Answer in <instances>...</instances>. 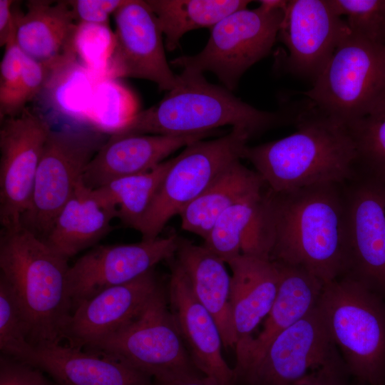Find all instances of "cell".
I'll list each match as a JSON object with an SVG mask.
<instances>
[{
	"mask_svg": "<svg viewBox=\"0 0 385 385\" xmlns=\"http://www.w3.org/2000/svg\"><path fill=\"white\" fill-rule=\"evenodd\" d=\"M346 126L356 146V170L385 181V100Z\"/></svg>",
	"mask_w": 385,
	"mask_h": 385,
	"instance_id": "obj_30",
	"label": "cell"
},
{
	"mask_svg": "<svg viewBox=\"0 0 385 385\" xmlns=\"http://www.w3.org/2000/svg\"><path fill=\"white\" fill-rule=\"evenodd\" d=\"M232 271L230 303L237 336L244 346L267 316L279 286L277 264L268 257L241 253L227 263Z\"/></svg>",
	"mask_w": 385,
	"mask_h": 385,
	"instance_id": "obj_22",
	"label": "cell"
},
{
	"mask_svg": "<svg viewBox=\"0 0 385 385\" xmlns=\"http://www.w3.org/2000/svg\"><path fill=\"white\" fill-rule=\"evenodd\" d=\"M0 63V118L19 114L23 52L16 41L7 44ZM25 109V108H24Z\"/></svg>",
	"mask_w": 385,
	"mask_h": 385,
	"instance_id": "obj_35",
	"label": "cell"
},
{
	"mask_svg": "<svg viewBox=\"0 0 385 385\" xmlns=\"http://www.w3.org/2000/svg\"><path fill=\"white\" fill-rule=\"evenodd\" d=\"M297 113L257 109L225 87L209 83L202 73L183 70L178 86L168 91L160 102L138 112L113 133L183 135L232 125L245 130L251 138L280 124L294 122Z\"/></svg>",
	"mask_w": 385,
	"mask_h": 385,
	"instance_id": "obj_4",
	"label": "cell"
},
{
	"mask_svg": "<svg viewBox=\"0 0 385 385\" xmlns=\"http://www.w3.org/2000/svg\"><path fill=\"white\" fill-rule=\"evenodd\" d=\"M113 16L115 43L103 78L145 79L160 91L176 87L179 75L167 61L163 32L145 1L126 0Z\"/></svg>",
	"mask_w": 385,
	"mask_h": 385,
	"instance_id": "obj_15",
	"label": "cell"
},
{
	"mask_svg": "<svg viewBox=\"0 0 385 385\" xmlns=\"http://www.w3.org/2000/svg\"><path fill=\"white\" fill-rule=\"evenodd\" d=\"M155 385H217L204 376H188L173 379L162 382H155Z\"/></svg>",
	"mask_w": 385,
	"mask_h": 385,
	"instance_id": "obj_40",
	"label": "cell"
},
{
	"mask_svg": "<svg viewBox=\"0 0 385 385\" xmlns=\"http://www.w3.org/2000/svg\"><path fill=\"white\" fill-rule=\"evenodd\" d=\"M167 302L162 287L135 319L83 350L119 361L155 382L203 376L187 350Z\"/></svg>",
	"mask_w": 385,
	"mask_h": 385,
	"instance_id": "obj_9",
	"label": "cell"
},
{
	"mask_svg": "<svg viewBox=\"0 0 385 385\" xmlns=\"http://www.w3.org/2000/svg\"><path fill=\"white\" fill-rule=\"evenodd\" d=\"M168 261L169 309L195 367L217 385H235L233 369L222 354L223 343L215 320L195 297L175 257Z\"/></svg>",
	"mask_w": 385,
	"mask_h": 385,
	"instance_id": "obj_18",
	"label": "cell"
},
{
	"mask_svg": "<svg viewBox=\"0 0 385 385\" xmlns=\"http://www.w3.org/2000/svg\"><path fill=\"white\" fill-rule=\"evenodd\" d=\"M317 305L281 332L236 385H351Z\"/></svg>",
	"mask_w": 385,
	"mask_h": 385,
	"instance_id": "obj_6",
	"label": "cell"
},
{
	"mask_svg": "<svg viewBox=\"0 0 385 385\" xmlns=\"http://www.w3.org/2000/svg\"><path fill=\"white\" fill-rule=\"evenodd\" d=\"M317 307L347 371L360 385H385V305L344 275L324 284Z\"/></svg>",
	"mask_w": 385,
	"mask_h": 385,
	"instance_id": "obj_5",
	"label": "cell"
},
{
	"mask_svg": "<svg viewBox=\"0 0 385 385\" xmlns=\"http://www.w3.org/2000/svg\"><path fill=\"white\" fill-rule=\"evenodd\" d=\"M17 11L16 43L28 56L53 72L76 61L78 29L68 1L29 0Z\"/></svg>",
	"mask_w": 385,
	"mask_h": 385,
	"instance_id": "obj_21",
	"label": "cell"
},
{
	"mask_svg": "<svg viewBox=\"0 0 385 385\" xmlns=\"http://www.w3.org/2000/svg\"><path fill=\"white\" fill-rule=\"evenodd\" d=\"M175 260L188 277L199 302L215 320L223 346L235 349L237 336L231 303V276L225 262L205 245L179 237Z\"/></svg>",
	"mask_w": 385,
	"mask_h": 385,
	"instance_id": "obj_24",
	"label": "cell"
},
{
	"mask_svg": "<svg viewBox=\"0 0 385 385\" xmlns=\"http://www.w3.org/2000/svg\"><path fill=\"white\" fill-rule=\"evenodd\" d=\"M297 131L246 146L250 161L270 190L287 192L319 184H343L356 173V150L347 127L309 102L299 111Z\"/></svg>",
	"mask_w": 385,
	"mask_h": 385,
	"instance_id": "obj_2",
	"label": "cell"
},
{
	"mask_svg": "<svg viewBox=\"0 0 385 385\" xmlns=\"http://www.w3.org/2000/svg\"><path fill=\"white\" fill-rule=\"evenodd\" d=\"M115 43V34L108 24H78L75 37L77 57L98 80L105 76Z\"/></svg>",
	"mask_w": 385,
	"mask_h": 385,
	"instance_id": "obj_34",
	"label": "cell"
},
{
	"mask_svg": "<svg viewBox=\"0 0 385 385\" xmlns=\"http://www.w3.org/2000/svg\"><path fill=\"white\" fill-rule=\"evenodd\" d=\"M115 217L116 210L82 181L43 240L55 252L68 260L100 241L110 230Z\"/></svg>",
	"mask_w": 385,
	"mask_h": 385,
	"instance_id": "obj_25",
	"label": "cell"
},
{
	"mask_svg": "<svg viewBox=\"0 0 385 385\" xmlns=\"http://www.w3.org/2000/svg\"><path fill=\"white\" fill-rule=\"evenodd\" d=\"M30 366L57 385H155L152 378L119 361L68 344L36 347Z\"/></svg>",
	"mask_w": 385,
	"mask_h": 385,
	"instance_id": "obj_23",
	"label": "cell"
},
{
	"mask_svg": "<svg viewBox=\"0 0 385 385\" xmlns=\"http://www.w3.org/2000/svg\"><path fill=\"white\" fill-rule=\"evenodd\" d=\"M348 31L327 0L288 1L277 36L288 51L287 70L314 83Z\"/></svg>",
	"mask_w": 385,
	"mask_h": 385,
	"instance_id": "obj_16",
	"label": "cell"
},
{
	"mask_svg": "<svg viewBox=\"0 0 385 385\" xmlns=\"http://www.w3.org/2000/svg\"><path fill=\"white\" fill-rule=\"evenodd\" d=\"M250 138L241 128L213 140H200L186 145L170 159V166L138 232L142 240H154L168 222L197 198L242 154Z\"/></svg>",
	"mask_w": 385,
	"mask_h": 385,
	"instance_id": "obj_10",
	"label": "cell"
},
{
	"mask_svg": "<svg viewBox=\"0 0 385 385\" xmlns=\"http://www.w3.org/2000/svg\"><path fill=\"white\" fill-rule=\"evenodd\" d=\"M1 354L30 365L36 347L29 340L26 322L10 286L0 277Z\"/></svg>",
	"mask_w": 385,
	"mask_h": 385,
	"instance_id": "obj_32",
	"label": "cell"
},
{
	"mask_svg": "<svg viewBox=\"0 0 385 385\" xmlns=\"http://www.w3.org/2000/svg\"><path fill=\"white\" fill-rule=\"evenodd\" d=\"M15 1L0 0V46L16 41L17 11L14 10Z\"/></svg>",
	"mask_w": 385,
	"mask_h": 385,
	"instance_id": "obj_39",
	"label": "cell"
},
{
	"mask_svg": "<svg viewBox=\"0 0 385 385\" xmlns=\"http://www.w3.org/2000/svg\"><path fill=\"white\" fill-rule=\"evenodd\" d=\"M109 135L100 129H52L37 170L31 203L21 225L43 239L75 193L86 169Z\"/></svg>",
	"mask_w": 385,
	"mask_h": 385,
	"instance_id": "obj_11",
	"label": "cell"
},
{
	"mask_svg": "<svg viewBox=\"0 0 385 385\" xmlns=\"http://www.w3.org/2000/svg\"><path fill=\"white\" fill-rule=\"evenodd\" d=\"M254 9L237 10L211 28L203 49L170 64L202 73H213L230 91L252 66L267 56L276 41L287 1L262 0Z\"/></svg>",
	"mask_w": 385,
	"mask_h": 385,
	"instance_id": "obj_8",
	"label": "cell"
},
{
	"mask_svg": "<svg viewBox=\"0 0 385 385\" xmlns=\"http://www.w3.org/2000/svg\"><path fill=\"white\" fill-rule=\"evenodd\" d=\"M302 93L345 125L364 117L385 100V44L349 29L312 88Z\"/></svg>",
	"mask_w": 385,
	"mask_h": 385,
	"instance_id": "obj_7",
	"label": "cell"
},
{
	"mask_svg": "<svg viewBox=\"0 0 385 385\" xmlns=\"http://www.w3.org/2000/svg\"><path fill=\"white\" fill-rule=\"evenodd\" d=\"M265 189L227 209L217 218L204 240L203 245L226 264L242 253L243 243L255 220Z\"/></svg>",
	"mask_w": 385,
	"mask_h": 385,
	"instance_id": "obj_29",
	"label": "cell"
},
{
	"mask_svg": "<svg viewBox=\"0 0 385 385\" xmlns=\"http://www.w3.org/2000/svg\"><path fill=\"white\" fill-rule=\"evenodd\" d=\"M51 73L47 66L23 53L20 91V103L23 109L28 102L45 88Z\"/></svg>",
	"mask_w": 385,
	"mask_h": 385,
	"instance_id": "obj_36",
	"label": "cell"
},
{
	"mask_svg": "<svg viewBox=\"0 0 385 385\" xmlns=\"http://www.w3.org/2000/svg\"><path fill=\"white\" fill-rule=\"evenodd\" d=\"M168 160L150 170L115 179L94 189L117 211L121 222L138 230L170 166Z\"/></svg>",
	"mask_w": 385,
	"mask_h": 385,
	"instance_id": "obj_28",
	"label": "cell"
},
{
	"mask_svg": "<svg viewBox=\"0 0 385 385\" xmlns=\"http://www.w3.org/2000/svg\"><path fill=\"white\" fill-rule=\"evenodd\" d=\"M68 260L22 225L3 228L1 275L11 288L24 316L31 343L58 344L72 312Z\"/></svg>",
	"mask_w": 385,
	"mask_h": 385,
	"instance_id": "obj_3",
	"label": "cell"
},
{
	"mask_svg": "<svg viewBox=\"0 0 385 385\" xmlns=\"http://www.w3.org/2000/svg\"><path fill=\"white\" fill-rule=\"evenodd\" d=\"M350 32L367 41L385 44V0H327Z\"/></svg>",
	"mask_w": 385,
	"mask_h": 385,
	"instance_id": "obj_33",
	"label": "cell"
},
{
	"mask_svg": "<svg viewBox=\"0 0 385 385\" xmlns=\"http://www.w3.org/2000/svg\"><path fill=\"white\" fill-rule=\"evenodd\" d=\"M126 0H69L68 3L79 23L108 24L109 17Z\"/></svg>",
	"mask_w": 385,
	"mask_h": 385,
	"instance_id": "obj_38",
	"label": "cell"
},
{
	"mask_svg": "<svg viewBox=\"0 0 385 385\" xmlns=\"http://www.w3.org/2000/svg\"><path fill=\"white\" fill-rule=\"evenodd\" d=\"M255 171L235 160L179 215L181 227L205 240L217 218L236 202L264 190Z\"/></svg>",
	"mask_w": 385,
	"mask_h": 385,
	"instance_id": "obj_26",
	"label": "cell"
},
{
	"mask_svg": "<svg viewBox=\"0 0 385 385\" xmlns=\"http://www.w3.org/2000/svg\"><path fill=\"white\" fill-rule=\"evenodd\" d=\"M214 133L120 135L111 133L88 163L83 183L94 190L115 179L150 170L176 150Z\"/></svg>",
	"mask_w": 385,
	"mask_h": 385,
	"instance_id": "obj_20",
	"label": "cell"
},
{
	"mask_svg": "<svg viewBox=\"0 0 385 385\" xmlns=\"http://www.w3.org/2000/svg\"><path fill=\"white\" fill-rule=\"evenodd\" d=\"M178 240L179 237L172 235L136 243L93 247L68 268L72 312L104 289L135 280L154 270L160 262L174 257Z\"/></svg>",
	"mask_w": 385,
	"mask_h": 385,
	"instance_id": "obj_14",
	"label": "cell"
},
{
	"mask_svg": "<svg viewBox=\"0 0 385 385\" xmlns=\"http://www.w3.org/2000/svg\"><path fill=\"white\" fill-rule=\"evenodd\" d=\"M137 113L133 94L118 81L103 78L96 82L86 116L99 128H112L113 133Z\"/></svg>",
	"mask_w": 385,
	"mask_h": 385,
	"instance_id": "obj_31",
	"label": "cell"
},
{
	"mask_svg": "<svg viewBox=\"0 0 385 385\" xmlns=\"http://www.w3.org/2000/svg\"><path fill=\"white\" fill-rule=\"evenodd\" d=\"M346 272L385 294V181L356 171L342 184Z\"/></svg>",
	"mask_w": 385,
	"mask_h": 385,
	"instance_id": "obj_12",
	"label": "cell"
},
{
	"mask_svg": "<svg viewBox=\"0 0 385 385\" xmlns=\"http://www.w3.org/2000/svg\"><path fill=\"white\" fill-rule=\"evenodd\" d=\"M0 385L51 384L40 369L1 354Z\"/></svg>",
	"mask_w": 385,
	"mask_h": 385,
	"instance_id": "obj_37",
	"label": "cell"
},
{
	"mask_svg": "<svg viewBox=\"0 0 385 385\" xmlns=\"http://www.w3.org/2000/svg\"><path fill=\"white\" fill-rule=\"evenodd\" d=\"M242 253L301 267L324 284L346 272L342 184L277 192L265 188Z\"/></svg>",
	"mask_w": 385,
	"mask_h": 385,
	"instance_id": "obj_1",
	"label": "cell"
},
{
	"mask_svg": "<svg viewBox=\"0 0 385 385\" xmlns=\"http://www.w3.org/2000/svg\"><path fill=\"white\" fill-rule=\"evenodd\" d=\"M274 262L279 272L278 292L262 330L235 351V383L256 364L277 336L317 305L322 292L324 284L305 269Z\"/></svg>",
	"mask_w": 385,
	"mask_h": 385,
	"instance_id": "obj_19",
	"label": "cell"
},
{
	"mask_svg": "<svg viewBox=\"0 0 385 385\" xmlns=\"http://www.w3.org/2000/svg\"><path fill=\"white\" fill-rule=\"evenodd\" d=\"M163 287L154 270L130 282L110 287L81 303L66 321L68 345L86 349L135 319Z\"/></svg>",
	"mask_w": 385,
	"mask_h": 385,
	"instance_id": "obj_17",
	"label": "cell"
},
{
	"mask_svg": "<svg viewBox=\"0 0 385 385\" xmlns=\"http://www.w3.org/2000/svg\"><path fill=\"white\" fill-rule=\"evenodd\" d=\"M52 130L40 115L24 109L1 120L0 221L2 228L21 225L31 203L37 170Z\"/></svg>",
	"mask_w": 385,
	"mask_h": 385,
	"instance_id": "obj_13",
	"label": "cell"
},
{
	"mask_svg": "<svg viewBox=\"0 0 385 385\" xmlns=\"http://www.w3.org/2000/svg\"><path fill=\"white\" fill-rule=\"evenodd\" d=\"M157 18L167 50H175L183 35L212 28L229 14L247 8V0H145Z\"/></svg>",
	"mask_w": 385,
	"mask_h": 385,
	"instance_id": "obj_27",
	"label": "cell"
}]
</instances>
